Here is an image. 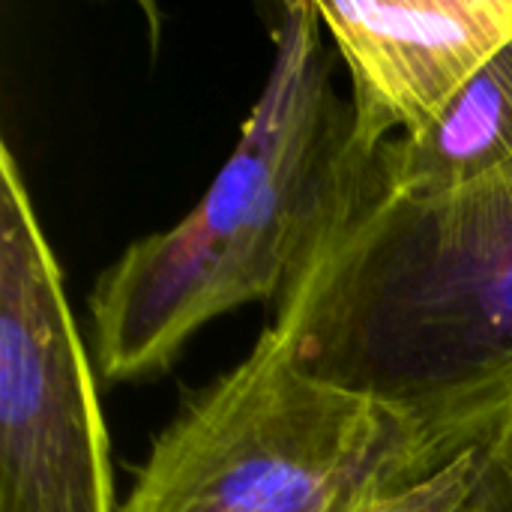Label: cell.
I'll return each mask as SVG.
<instances>
[{
  "mask_svg": "<svg viewBox=\"0 0 512 512\" xmlns=\"http://www.w3.org/2000/svg\"><path fill=\"white\" fill-rule=\"evenodd\" d=\"M294 360L405 414L432 474L512 435V165L387 195L369 162L270 324Z\"/></svg>",
  "mask_w": 512,
  "mask_h": 512,
  "instance_id": "1",
  "label": "cell"
},
{
  "mask_svg": "<svg viewBox=\"0 0 512 512\" xmlns=\"http://www.w3.org/2000/svg\"><path fill=\"white\" fill-rule=\"evenodd\" d=\"M459 512H512V435L483 450L477 480Z\"/></svg>",
  "mask_w": 512,
  "mask_h": 512,
  "instance_id": "7",
  "label": "cell"
},
{
  "mask_svg": "<svg viewBox=\"0 0 512 512\" xmlns=\"http://www.w3.org/2000/svg\"><path fill=\"white\" fill-rule=\"evenodd\" d=\"M351 84V144H384L438 123L512 42V0H315Z\"/></svg>",
  "mask_w": 512,
  "mask_h": 512,
  "instance_id": "5",
  "label": "cell"
},
{
  "mask_svg": "<svg viewBox=\"0 0 512 512\" xmlns=\"http://www.w3.org/2000/svg\"><path fill=\"white\" fill-rule=\"evenodd\" d=\"M512 165V42L459 93L438 123L384 144L369 183L387 195H444Z\"/></svg>",
  "mask_w": 512,
  "mask_h": 512,
  "instance_id": "6",
  "label": "cell"
},
{
  "mask_svg": "<svg viewBox=\"0 0 512 512\" xmlns=\"http://www.w3.org/2000/svg\"><path fill=\"white\" fill-rule=\"evenodd\" d=\"M315 0L279 6L267 81L201 201L144 234L87 294L93 366L108 384L168 372L210 321L288 294L366 162L336 96Z\"/></svg>",
  "mask_w": 512,
  "mask_h": 512,
  "instance_id": "2",
  "label": "cell"
},
{
  "mask_svg": "<svg viewBox=\"0 0 512 512\" xmlns=\"http://www.w3.org/2000/svg\"><path fill=\"white\" fill-rule=\"evenodd\" d=\"M432 477L417 426L261 330L156 435L117 512H372Z\"/></svg>",
  "mask_w": 512,
  "mask_h": 512,
  "instance_id": "3",
  "label": "cell"
},
{
  "mask_svg": "<svg viewBox=\"0 0 512 512\" xmlns=\"http://www.w3.org/2000/svg\"><path fill=\"white\" fill-rule=\"evenodd\" d=\"M0 512H117L93 357L0 147Z\"/></svg>",
  "mask_w": 512,
  "mask_h": 512,
  "instance_id": "4",
  "label": "cell"
}]
</instances>
